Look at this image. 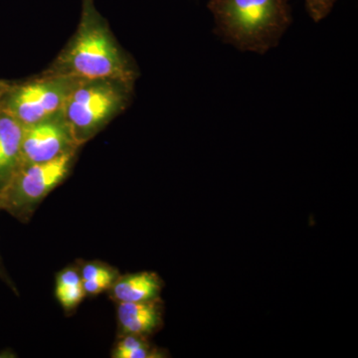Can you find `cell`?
Masks as SVG:
<instances>
[{
	"label": "cell",
	"instance_id": "obj_1",
	"mask_svg": "<svg viewBox=\"0 0 358 358\" xmlns=\"http://www.w3.org/2000/svg\"><path fill=\"white\" fill-rule=\"evenodd\" d=\"M44 73L79 80H117L131 85L138 77L136 63L117 43L94 0H82L76 32Z\"/></svg>",
	"mask_w": 358,
	"mask_h": 358
},
{
	"label": "cell",
	"instance_id": "obj_2",
	"mask_svg": "<svg viewBox=\"0 0 358 358\" xmlns=\"http://www.w3.org/2000/svg\"><path fill=\"white\" fill-rule=\"evenodd\" d=\"M214 33L242 52L267 53L293 21L289 0H209Z\"/></svg>",
	"mask_w": 358,
	"mask_h": 358
},
{
	"label": "cell",
	"instance_id": "obj_3",
	"mask_svg": "<svg viewBox=\"0 0 358 358\" xmlns=\"http://www.w3.org/2000/svg\"><path fill=\"white\" fill-rule=\"evenodd\" d=\"M134 85L117 80H83L71 92L62 115L80 147L93 138L131 102Z\"/></svg>",
	"mask_w": 358,
	"mask_h": 358
},
{
	"label": "cell",
	"instance_id": "obj_4",
	"mask_svg": "<svg viewBox=\"0 0 358 358\" xmlns=\"http://www.w3.org/2000/svg\"><path fill=\"white\" fill-rule=\"evenodd\" d=\"M78 150L36 164L21 166L10 182L0 192V210L20 220H27L47 195L69 176Z\"/></svg>",
	"mask_w": 358,
	"mask_h": 358
},
{
	"label": "cell",
	"instance_id": "obj_5",
	"mask_svg": "<svg viewBox=\"0 0 358 358\" xmlns=\"http://www.w3.org/2000/svg\"><path fill=\"white\" fill-rule=\"evenodd\" d=\"M83 80L42 73L23 83H13L2 102V110L22 126L50 119L62 113L71 92Z\"/></svg>",
	"mask_w": 358,
	"mask_h": 358
},
{
	"label": "cell",
	"instance_id": "obj_6",
	"mask_svg": "<svg viewBox=\"0 0 358 358\" xmlns=\"http://www.w3.org/2000/svg\"><path fill=\"white\" fill-rule=\"evenodd\" d=\"M80 148L60 113L45 121L23 126L21 166L48 162Z\"/></svg>",
	"mask_w": 358,
	"mask_h": 358
},
{
	"label": "cell",
	"instance_id": "obj_7",
	"mask_svg": "<svg viewBox=\"0 0 358 358\" xmlns=\"http://www.w3.org/2000/svg\"><path fill=\"white\" fill-rule=\"evenodd\" d=\"M120 336L134 334L150 338L164 324L162 299L140 303H119L117 308Z\"/></svg>",
	"mask_w": 358,
	"mask_h": 358
},
{
	"label": "cell",
	"instance_id": "obj_8",
	"mask_svg": "<svg viewBox=\"0 0 358 358\" xmlns=\"http://www.w3.org/2000/svg\"><path fill=\"white\" fill-rule=\"evenodd\" d=\"M164 286V281L157 273L145 271L120 275L108 292L117 303H140L159 299Z\"/></svg>",
	"mask_w": 358,
	"mask_h": 358
},
{
	"label": "cell",
	"instance_id": "obj_9",
	"mask_svg": "<svg viewBox=\"0 0 358 358\" xmlns=\"http://www.w3.org/2000/svg\"><path fill=\"white\" fill-rule=\"evenodd\" d=\"M23 126L13 115L0 112V192L21 166Z\"/></svg>",
	"mask_w": 358,
	"mask_h": 358
},
{
	"label": "cell",
	"instance_id": "obj_10",
	"mask_svg": "<svg viewBox=\"0 0 358 358\" xmlns=\"http://www.w3.org/2000/svg\"><path fill=\"white\" fill-rule=\"evenodd\" d=\"M56 298L65 312H73L86 298L79 267L63 268L56 275Z\"/></svg>",
	"mask_w": 358,
	"mask_h": 358
},
{
	"label": "cell",
	"instance_id": "obj_11",
	"mask_svg": "<svg viewBox=\"0 0 358 358\" xmlns=\"http://www.w3.org/2000/svg\"><path fill=\"white\" fill-rule=\"evenodd\" d=\"M164 350H159L148 341V338L126 334L120 336L113 350L114 358H162L166 357Z\"/></svg>",
	"mask_w": 358,
	"mask_h": 358
},
{
	"label": "cell",
	"instance_id": "obj_12",
	"mask_svg": "<svg viewBox=\"0 0 358 358\" xmlns=\"http://www.w3.org/2000/svg\"><path fill=\"white\" fill-rule=\"evenodd\" d=\"M80 268L82 280H107L114 282L120 275L119 271L108 264L102 262H87L83 264Z\"/></svg>",
	"mask_w": 358,
	"mask_h": 358
},
{
	"label": "cell",
	"instance_id": "obj_13",
	"mask_svg": "<svg viewBox=\"0 0 358 358\" xmlns=\"http://www.w3.org/2000/svg\"><path fill=\"white\" fill-rule=\"evenodd\" d=\"M338 0H305L306 9L313 22L326 20Z\"/></svg>",
	"mask_w": 358,
	"mask_h": 358
},
{
	"label": "cell",
	"instance_id": "obj_14",
	"mask_svg": "<svg viewBox=\"0 0 358 358\" xmlns=\"http://www.w3.org/2000/svg\"><path fill=\"white\" fill-rule=\"evenodd\" d=\"M114 282L107 281V280H82V285L86 296H95L98 294L108 292Z\"/></svg>",
	"mask_w": 358,
	"mask_h": 358
},
{
	"label": "cell",
	"instance_id": "obj_15",
	"mask_svg": "<svg viewBox=\"0 0 358 358\" xmlns=\"http://www.w3.org/2000/svg\"><path fill=\"white\" fill-rule=\"evenodd\" d=\"M0 279H1L4 282H6L9 287H11L14 292L16 291L13 282H11L10 278H9L8 274L6 273V268H4L3 263H2L1 256H0Z\"/></svg>",
	"mask_w": 358,
	"mask_h": 358
},
{
	"label": "cell",
	"instance_id": "obj_16",
	"mask_svg": "<svg viewBox=\"0 0 358 358\" xmlns=\"http://www.w3.org/2000/svg\"><path fill=\"white\" fill-rule=\"evenodd\" d=\"M10 82L3 81L0 80V112L2 110V102H3L4 96H6L7 91L11 87Z\"/></svg>",
	"mask_w": 358,
	"mask_h": 358
}]
</instances>
